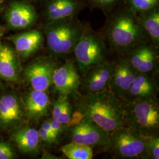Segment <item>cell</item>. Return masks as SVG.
I'll return each mask as SVG.
<instances>
[{
	"label": "cell",
	"mask_w": 159,
	"mask_h": 159,
	"mask_svg": "<svg viewBox=\"0 0 159 159\" xmlns=\"http://www.w3.org/2000/svg\"><path fill=\"white\" fill-rule=\"evenodd\" d=\"M146 148L148 159H159V134L146 137Z\"/></svg>",
	"instance_id": "25"
},
{
	"label": "cell",
	"mask_w": 159,
	"mask_h": 159,
	"mask_svg": "<svg viewBox=\"0 0 159 159\" xmlns=\"http://www.w3.org/2000/svg\"><path fill=\"white\" fill-rule=\"evenodd\" d=\"M57 67L51 59L39 57L26 67L24 76L33 90L46 92L52 85V75Z\"/></svg>",
	"instance_id": "10"
},
{
	"label": "cell",
	"mask_w": 159,
	"mask_h": 159,
	"mask_svg": "<svg viewBox=\"0 0 159 159\" xmlns=\"http://www.w3.org/2000/svg\"><path fill=\"white\" fill-rule=\"evenodd\" d=\"M2 87V84L0 83V87Z\"/></svg>",
	"instance_id": "32"
},
{
	"label": "cell",
	"mask_w": 159,
	"mask_h": 159,
	"mask_svg": "<svg viewBox=\"0 0 159 159\" xmlns=\"http://www.w3.org/2000/svg\"><path fill=\"white\" fill-rule=\"evenodd\" d=\"M85 26L77 17L46 23L44 34L48 50L57 56L73 53Z\"/></svg>",
	"instance_id": "3"
},
{
	"label": "cell",
	"mask_w": 159,
	"mask_h": 159,
	"mask_svg": "<svg viewBox=\"0 0 159 159\" xmlns=\"http://www.w3.org/2000/svg\"><path fill=\"white\" fill-rule=\"evenodd\" d=\"M38 131H39V134L41 141L45 143L48 145H50L57 142V139H54L47 131L42 128L41 127H40Z\"/></svg>",
	"instance_id": "29"
},
{
	"label": "cell",
	"mask_w": 159,
	"mask_h": 159,
	"mask_svg": "<svg viewBox=\"0 0 159 159\" xmlns=\"http://www.w3.org/2000/svg\"><path fill=\"white\" fill-rule=\"evenodd\" d=\"M122 0H88L93 7L98 8L106 14L113 11L119 6Z\"/></svg>",
	"instance_id": "26"
},
{
	"label": "cell",
	"mask_w": 159,
	"mask_h": 159,
	"mask_svg": "<svg viewBox=\"0 0 159 159\" xmlns=\"http://www.w3.org/2000/svg\"><path fill=\"white\" fill-rule=\"evenodd\" d=\"M37 18V13L34 7L24 1L12 2L6 13L7 24L14 30L31 29L36 23Z\"/></svg>",
	"instance_id": "13"
},
{
	"label": "cell",
	"mask_w": 159,
	"mask_h": 159,
	"mask_svg": "<svg viewBox=\"0 0 159 159\" xmlns=\"http://www.w3.org/2000/svg\"><path fill=\"white\" fill-rule=\"evenodd\" d=\"M158 93V86L150 74L137 73L124 101L157 98Z\"/></svg>",
	"instance_id": "16"
},
{
	"label": "cell",
	"mask_w": 159,
	"mask_h": 159,
	"mask_svg": "<svg viewBox=\"0 0 159 159\" xmlns=\"http://www.w3.org/2000/svg\"><path fill=\"white\" fill-rule=\"evenodd\" d=\"M73 53L80 74L83 77L89 68L107 60V42L102 34L85 24Z\"/></svg>",
	"instance_id": "5"
},
{
	"label": "cell",
	"mask_w": 159,
	"mask_h": 159,
	"mask_svg": "<svg viewBox=\"0 0 159 159\" xmlns=\"http://www.w3.org/2000/svg\"><path fill=\"white\" fill-rule=\"evenodd\" d=\"M74 107L81 117L109 133L125 126L123 102L109 89L93 94H74Z\"/></svg>",
	"instance_id": "1"
},
{
	"label": "cell",
	"mask_w": 159,
	"mask_h": 159,
	"mask_svg": "<svg viewBox=\"0 0 159 159\" xmlns=\"http://www.w3.org/2000/svg\"><path fill=\"white\" fill-rule=\"evenodd\" d=\"M44 35L39 30H30L9 37L17 53L23 58H28L39 51L44 42Z\"/></svg>",
	"instance_id": "15"
},
{
	"label": "cell",
	"mask_w": 159,
	"mask_h": 159,
	"mask_svg": "<svg viewBox=\"0 0 159 159\" xmlns=\"http://www.w3.org/2000/svg\"><path fill=\"white\" fill-rule=\"evenodd\" d=\"M125 4L136 14L148 11L159 6V0H125Z\"/></svg>",
	"instance_id": "24"
},
{
	"label": "cell",
	"mask_w": 159,
	"mask_h": 159,
	"mask_svg": "<svg viewBox=\"0 0 159 159\" xmlns=\"http://www.w3.org/2000/svg\"><path fill=\"white\" fill-rule=\"evenodd\" d=\"M102 34L109 46L122 56L137 44L150 41L136 14L125 4L108 13Z\"/></svg>",
	"instance_id": "2"
},
{
	"label": "cell",
	"mask_w": 159,
	"mask_h": 159,
	"mask_svg": "<svg viewBox=\"0 0 159 159\" xmlns=\"http://www.w3.org/2000/svg\"><path fill=\"white\" fill-rule=\"evenodd\" d=\"M68 133L71 142L90 147H100L106 151L109 140V132L89 120L81 117L78 122L68 127Z\"/></svg>",
	"instance_id": "7"
},
{
	"label": "cell",
	"mask_w": 159,
	"mask_h": 159,
	"mask_svg": "<svg viewBox=\"0 0 159 159\" xmlns=\"http://www.w3.org/2000/svg\"><path fill=\"white\" fill-rule=\"evenodd\" d=\"M2 34V29H1V27H0V39H1V37Z\"/></svg>",
	"instance_id": "31"
},
{
	"label": "cell",
	"mask_w": 159,
	"mask_h": 159,
	"mask_svg": "<svg viewBox=\"0 0 159 159\" xmlns=\"http://www.w3.org/2000/svg\"><path fill=\"white\" fill-rule=\"evenodd\" d=\"M136 16L139 23L148 34L150 42L154 46L159 47V6Z\"/></svg>",
	"instance_id": "21"
},
{
	"label": "cell",
	"mask_w": 159,
	"mask_h": 159,
	"mask_svg": "<svg viewBox=\"0 0 159 159\" xmlns=\"http://www.w3.org/2000/svg\"><path fill=\"white\" fill-rule=\"evenodd\" d=\"M113 67L114 63L106 60L89 68L83 77L81 83L85 94L96 93L108 89Z\"/></svg>",
	"instance_id": "12"
},
{
	"label": "cell",
	"mask_w": 159,
	"mask_h": 159,
	"mask_svg": "<svg viewBox=\"0 0 159 159\" xmlns=\"http://www.w3.org/2000/svg\"><path fill=\"white\" fill-rule=\"evenodd\" d=\"M83 8L79 0H48L44 8L47 23L76 17Z\"/></svg>",
	"instance_id": "14"
},
{
	"label": "cell",
	"mask_w": 159,
	"mask_h": 159,
	"mask_svg": "<svg viewBox=\"0 0 159 159\" xmlns=\"http://www.w3.org/2000/svg\"><path fill=\"white\" fill-rule=\"evenodd\" d=\"M52 117L69 126L73 121V108L69 96L59 95L52 106Z\"/></svg>",
	"instance_id": "22"
},
{
	"label": "cell",
	"mask_w": 159,
	"mask_h": 159,
	"mask_svg": "<svg viewBox=\"0 0 159 159\" xmlns=\"http://www.w3.org/2000/svg\"><path fill=\"white\" fill-rule=\"evenodd\" d=\"M60 150L68 159H91L93 157L91 147L78 143L71 142L66 144Z\"/></svg>",
	"instance_id": "23"
},
{
	"label": "cell",
	"mask_w": 159,
	"mask_h": 159,
	"mask_svg": "<svg viewBox=\"0 0 159 159\" xmlns=\"http://www.w3.org/2000/svg\"><path fill=\"white\" fill-rule=\"evenodd\" d=\"M146 139L139 131L125 125L109 133L106 151L115 159H148Z\"/></svg>",
	"instance_id": "6"
},
{
	"label": "cell",
	"mask_w": 159,
	"mask_h": 159,
	"mask_svg": "<svg viewBox=\"0 0 159 159\" xmlns=\"http://www.w3.org/2000/svg\"><path fill=\"white\" fill-rule=\"evenodd\" d=\"M123 56L137 73L150 74L158 70V47L149 41L137 44Z\"/></svg>",
	"instance_id": "8"
},
{
	"label": "cell",
	"mask_w": 159,
	"mask_h": 159,
	"mask_svg": "<svg viewBox=\"0 0 159 159\" xmlns=\"http://www.w3.org/2000/svg\"><path fill=\"white\" fill-rule=\"evenodd\" d=\"M126 126L139 131L144 136L159 134L158 98L131 100L122 102Z\"/></svg>",
	"instance_id": "4"
},
{
	"label": "cell",
	"mask_w": 159,
	"mask_h": 159,
	"mask_svg": "<svg viewBox=\"0 0 159 159\" xmlns=\"http://www.w3.org/2000/svg\"><path fill=\"white\" fill-rule=\"evenodd\" d=\"M12 139L17 148L24 153H37L40 148L39 131L30 126H23L14 131Z\"/></svg>",
	"instance_id": "18"
},
{
	"label": "cell",
	"mask_w": 159,
	"mask_h": 159,
	"mask_svg": "<svg viewBox=\"0 0 159 159\" xmlns=\"http://www.w3.org/2000/svg\"><path fill=\"white\" fill-rule=\"evenodd\" d=\"M14 158V153L11 146L7 143L0 142V159Z\"/></svg>",
	"instance_id": "28"
},
{
	"label": "cell",
	"mask_w": 159,
	"mask_h": 159,
	"mask_svg": "<svg viewBox=\"0 0 159 159\" xmlns=\"http://www.w3.org/2000/svg\"><path fill=\"white\" fill-rule=\"evenodd\" d=\"M19 75V63L17 55L11 47L0 45V77L16 81Z\"/></svg>",
	"instance_id": "20"
},
{
	"label": "cell",
	"mask_w": 159,
	"mask_h": 159,
	"mask_svg": "<svg viewBox=\"0 0 159 159\" xmlns=\"http://www.w3.org/2000/svg\"><path fill=\"white\" fill-rule=\"evenodd\" d=\"M26 113L29 118L37 120L46 116L50 109L51 102L46 91L32 90L24 99Z\"/></svg>",
	"instance_id": "17"
},
{
	"label": "cell",
	"mask_w": 159,
	"mask_h": 159,
	"mask_svg": "<svg viewBox=\"0 0 159 159\" xmlns=\"http://www.w3.org/2000/svg\"><path fill=\"white\" fill-rule=\"evenodd\" d=\"M23 111L18 98L11 94L0 98V124L4 127L16 125L22 119Z\"/></svg>",
	"instance_id": "19"
},
{
	"label": "cell",
	"mask_w": 159,
	"mask_h": 159,
	"mask_svg": "<svg viewBox=\"0 0 159 159\" xmlns=\"http://www.w3.org/2000/svg\"><path fill=\"white\" fill-rule=\"evenodd\" d=\"M50 122L58 138H59L63 133H66L69 127V125L63 124L62 123L53 119L50 120Z\"/></svg>",
	"instance_id": "27"
},
{
	"label": "cell",
	"mask_w": 159,
	"mask_h": 159,
	"mask_svg": "<svg viewBox=\"0 0 159 159\" xmlns=\"http://www.w3.org/2000/svg\"><path fill=\"white\" fill-rule=\"evenodd\" d=\"M81 77L74 59H68L55 69L52 85L59 95H74L78 92L81 84Z\"/></svg>",
	"instance_id": "9"
},
{
	"label": "cell",
	"mask_w": 159,
	"mask_h": 159,
	"mask_svg": "<svg viewBox=\"0 0 159 159\" xmlns=\"http://www.w3.org/2000/svg\"><path fill=\"white\" fill-rule=\"evenodd\" d=\"M42 128H43L44 129H45L50 134H51L52 136L53 137L54 139H57L58 140V137H57V135L55 133V131L53 130L52 127L51 125V123L50 122V120L49 121H45L43 123V124L41 125V126Z\"/></svg>",
	"instance_id": "30"
},
{
	"label": "cell",
	"mask_w": 159,
	"mask_h": 159,
	"mask_svg": "<svg viewBox=\"0 0 159 159\" xmlns=\"http://www.w3.org/2000/svg\"><path fill=\"white\" fill-rule=\"evenodd\" d=\"M137 73L125 57H120L114 63L108 89L121 102L124 101Z\"/></svg>",
	"instance_id": "11"
}]
</instances>
